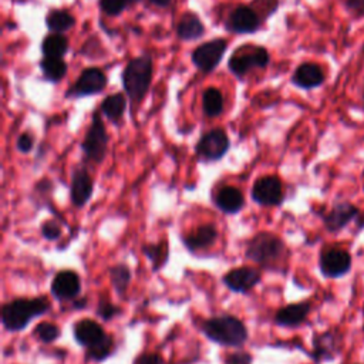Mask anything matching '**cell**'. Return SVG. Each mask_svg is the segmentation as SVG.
<instances>
[{"mask_svg": "<svg viewBox=\"0 0 364 364\" xmlns=\"http://www.w3.org/2000/svg\"><path fill=\"white\" fill-rule=\"evenodd\" d=\"M325 83V73L316 63H302L292 76V84L302 90H313Z\"/></svg>", "mask_w": 364, "mask_h": 364, "instance_id": "20", "label": "cell"}, {"mask_svg": "<svg viewBox=\"0 0 364 364\" xmlns=\"http://www.w3.org/2000/svg\"><path fill=\"white\" fill-rule=\"evenodd\" d=\"M52 309V303L46 296L17 297L2 308V325L8 332H22L30 321L46 315Z\"/></svg>", "mask_w": 364, "mask_h": 364, "instance_id": "1", "label": "cell"}, {"mask_svg": "<svg viewBox=\"0 0 364 364\" xmlns=\"http://www.w3.org/2000/svg\"><path fill=\"white\" fill-rule=\"evenodd\" d=\"M228 49L225 38H212L209 42L199 45L191 54L192 65L202 73H212L222 62Z\"/></svg>", "mask_w": 364, "mask_h": 364, "instance_id": "9", "label": "cell"}, {"mask_svg": "<svg viewBox=\"0 0 364 364\" xmlns=\"http://www.w3.org/2000/svg\"><path fill=\"white\" fill-rule=\"evenodd\" d=\"M216 239H218L216 228L208 224V225L198 227L191 234L185 235L184 238H182V242H184V245L188 251L199 252L207 248H211L215 244Z\"/></svg>", "mask_w": 364, "mask_h": 364, "instance_id": "22", "label": "cell"}, {"mask_svg": "<svg viewBox=\"0 0 364 364\" xmlns=\"http://www.w3.org/2000/svg\"><path fill=\"white\" fill-rule=\"evenodd\" d=\"M121 313V309L113 303H110L107 299H101L98 302V306H97V316L103 319L104 321H110L111 319H114L115 316H118Z\"/></svg>", "mask_w": 364, "mask_h": 364, "instance_id": "34", "label": "cell"}, {"mask_svg": "<svg viewBox=\"0 0 364 364\" xmlns=\"http://www.w3.org/2000/svg\"><path fill=\"white\" fill-rule=\"evenodd\" d=\"M345 6L354 17H364V0H345Z\"/></svg>", "mask_w": 364, "mask_h": 364, "instance_id": "38", "label": "cell"}, {"mask_svg": "<svg viewBox=\"0 0 364 364\" xmlns=\"http://www.w3.org/2000/svg\"><path fill=\"white\" fill-rule=\"evenodd\" d=\"M252 199L260 207H279L285 201L283 184L276 175H265L255 181Z\"/></svg>", "mask_w": 364, "mask_h": 364, "instance_id": "12", "label": "cell"}, {"mask_svg": "<svg viewBox=\"0 0 364 364\" xmlns=\"http://www.w3.org/2000/svg\"><path fill=\"white\" fill-rule=\"evenodd\" d=\"M359 214V207L352 204V202L337 201L328 212L321 214L323 227H325L329 234L337 235L339 232L348 228V225H350L353 220H356Z\"/></svg>", "mask_w": 364, "mask_h": 364, "instance_id": "13", "label": "cell"}, {"mask_svg": "<svg viewBox=\"0 0 364 364\" xmlns=\"http://www.w3.org/2000/svg\"><path fill=\"white\" fill-rule=\"evenodd\" d=\"M269 62V52L264 46L242 45L231 54L228 69L235 77L244 78L253 69H265Z\"/></svg>", "mask_w": 364, "mask_h": 364, "instance_id": "5", "label": "cell"}, {"mask_svg": "<svg viewBox=\"0 0 364 364\" xmlns=\"http://www.w3.org/2000/svg\"><path fill=\"white\" fill-rule=\"evenodd\" d=\"M353 266L352 253L340 247H329L320 252L319 269L326 279H340L346 276Z\"/></svg>", "mask_w": 364, "mask_h": 364, "instance_id": "7", "label": "cell"}, {"mask_svg": "<svg viewBox=\"0 0 364 364\" xmlns=\"http://www.w3.org/2000/svg\"><path fill=\"white\" fill-rule=\"evenodd\" d=\"M16 147L17 150L22 152V154H29L33 147H34V139L30 134L27 133H23V134H20L19 138H17V143H16Z\"/></svg>", "mask_w": 364, "mask_h": 364, "instance_id": "36", "label": "cell"}, {"mask_svg": "<svg viewBox=\"0 0 364 364\" xmlns=\"http://www.w3.org/2000/svg\"><path fill=\"white\" fill-rule=\"evenodd\" d=\"M215 207L224 214L235 215L239 214L245 207V196L236 187L228 185L222 187L214 196Z\"/></svg>", "mask_w": 364, "mask_h": 364, "instance_id": "21", "label": "cell"}, {"mask_svg": "<svg viewBox=\"0 0 364 364\" xmlns=\"http://www.w3.org/2000/svg\"><path fill=\"white\" fill-rule=\"evenodd\" d=\"M253 357L247 352H235L225 357V364H252Z\"/></svg>", "mask_w": 364, "mask_h": 364, "instance_id": "37", "label": "cell"}, {"mask_svg": "<svg viewBox=\"0 0 364 364\" xmlns=\"http://www.w3.org/2000/svg\"><path fill=\"white\" fill-rule=\"evenodd\" d=\"M70 43L69 38L63 33H52L43 38L42 42V53L45 57L63 58V56L69 52Z\"/></svg>", "mask_w": 364, "mask_h": 364, "instance_id": "27", "label": "cell"}, {"mask_svg": "<svg viewBox=\"0 0 364 364\" xmlns=\"http://www.w3.org/2000/svg\"><path fill=\"white\" fill-rule=\"evenodd\" d=\"M288 248L277 235L272 232L256 234L247 245L245 256L260 266L272 269L286 258Z\"/></svg>", "mask_w": 364, "mask_h": 364, "instance_id": "4", "label": "cell"}, {"mask_svg": "<svg viewBox=\"0 0 364 364\" xmlns=\"http://www.w3.org/2000/svg\"><path fill=\"white\" fill-rule=\"evenodd\" d=\"M205 34V26L196 13L185 12L177 26V36L182 42H194Z\"/></svg>", "mask_w": 364, "mask_h": 364, "instance_id": "23", "label": "cell"}, {"mask_svg": "<svg viewBox=\"0 0 364 364\" xmlns=\"http://www.w3.org/2000/svg\"><path fill=\"white\" fill-rule=\"evenodd\" d=\"M40 70L45 80L50 83H58L66 77L69 66L63 58H54V57H43L40 62Z\"/></svg>", "mask_w": 364, "mask_h": 364, "instance_id": "26", "label": "cell"}, {"mask_svg": "<svg viewBox=\"0 0 364 364\" xmlns=\"http://www.w3.org/2000/svg\"><path fill=\"white\" fill-rule=\"evenodd\" d=\"M131 271L127 265L124 264H120V265H115L113 268H110V279H111V285L114 288V291L120 295L123 296L128 286L131 283Z\"/></svg>", "mask_w": 364, "mask_h": 364, "instance_id": "30", "label": "cell"}, {"mask_svg": "<svg viewBox=\"0 0 364 364\" xmlns=\"http://www.w3.org/2000/svg\"><path fill=\"white\" fill-rule=\"evenodd\" d=\"M202 111L209 118L219 117L224 111V95L219 89L208 87L202 94Z\"/></svg>", "mask_w": 364, "mask_h": 364, "instance_id": "29", "label": "cell"}, {"mask_svg": "<svg viewBox=\"0 0 364 364\" xmlns=\"http://www.w3.org/2000/svg\"><path fill=\"white\" fill-rule=\"evenodd\" d=\"M225 286L235 293H248L255 286H258L262 280V272L256 268L242 266L235 268L224 275Z\"/></svg>", "mask_w": 364, "mask_h": 364, "instance_id": "16", "label": "cell"}, {"mask_svg": "<svg viewBox=\"0 0 364 364\" xmlns=\"http://www.w3.org/2000/svg\"><path fill=\"white\" fill-rule=\"evenodd\" d=\"M363 100H364V91H363Z\"/></svg>", "mask_w": 364, "mask_h": 364, "instance_id": "43", "label": "cell"}, {"mask_svg": "<svg viewBox=\"0 0 364 364\" xmlns=\"http://www.w3.org/2000/svg\"><path fill=\"white\" fill-rule=\"evenodd\" d=\"M109 141L110 137L103 121V117H101L98 111H94L90 127L82 143V151L91 163L101 164L104 161L109 150Z\"/></svg>", "mask_w": 364, "mask_h": 364, "instance_id": "6", "label": "cell"}, {"mask_svg": "<svg viewBox=\"0 0 364 364\" xmlns=\"http://www.w3.org/2000/svg\"><path fill=\"white\" fill-rule=\"evenodd\" d=\"M343 346V337L336 329H330L313 336L310 357L316 364L332 363L340 353Z\"/></svg>", "mask_w": 364, "mask_h": 364, "instance_id": "10", "label": "cell"}, {"mask_svg": "<svg viewBox=\"0 0 364 364\" xmlns=\"http://www.w3.org/2000/svg\"><path fill=\"white\" fill-rule=\"evenodd\" d=\"M46 26L52 33H66L76 26V17L65 9H53L46 16Z\"/></svg>", "mask_w": 364, "mask_h": 364, "instance_id": "25", "label": "cell"}, {"mask_svg": "<svg viewBox=\"0 0 364 364\" xmlns=\"http://www.w3.org/2000/svg\"><path fill=\"white\" fill-rule=\"evenodd\" d=\"M201 329L211 341L225 348H240L248 340V329L244 321L231 315L211 317L202 323Z\"/></svg>", "mask_w": 364, "mask_h": 364, "instance_id": "3", "label": "cell"}, {"mask_svg": "<svg viewBox=\"0 0 364 364\" xmlns=\"http://www.w3.org/2000/svg\"><path fill=\"white\" fill-rule=\"evenodd\" d=\"M134 364H166L164 359L157 353H146L137 357Z\"/></svg>", "mask_w": 364, "mask_h": 364, "instance_id": "39", "label": "cell"}, {"mask_svg": "<svg viewBox=\"0 0 364 364\" xmlns=\"http://www.w3.org/2000/svg\"><path fill=\"white\" fill-rule=\"evenodd\" d=\"M33 334L40 341H43V343H46V345H49V343H53L57 339H60V336H62V329H60L57 325H54V323L42 321L34 328Z\"/></svg>", "mask_w": 364, "mask_h": 364, "instance_id": "32", "label": "cell"}, {"mask_svg": "<svg viewBox=\"0 0 364 364\" xmlns=\"http://www.w3.org/2000/svg\"><path fill=\"white\" fill-rule=\"evenodd\" d=\"M94 192V179L84 166H77L71 174L70 199L73 205L83 208Z\"/></svg>", "mask_w": 364, "mask_h": 364, "instance_id": "14", "label": "cell"}, {"mask_svg": "<svg viewBox=\"0 0 364 364\" xmlns=\"http://www.w3.org/2000/svg\"><path fill=\"white\" fill-rule=\"evenodd\" d=\"M101 114L114 124H120L127 110V100L123 93H115L107 95L100 106Z\"/></svg>", "mask_w": 364, "mask_h": 364, "instance_id": "24", "label": "cell"}, {"mask_svg": "<svg viewBox=\"0 0 364 364\" xmlns=\"http://www.w3.org/2000/svg\"><path fill=\"white\" fill-rule=\"evenodd\" d=\"M143 252L151 262L154 272L163 269L170 259V248L167 240L157 242V244H147L143 247Z\"/></svg>", "mask_w": 364, "mask_h": 364, "instance_id": "28", "label": "cell"}, {"mask_svg": "<svg viewBox=\"0 0 364 364\" xmlns=\"http://www.w3.org/2000/svg\"><path fill=\"white\" fill-rule=\"evenodd\" d=\"M115 350V343L111 334H107V337L100 341L98 345L86 349V359L89 361H104L107 360Z\"/></svg>", "mask_w": 364, "mask_h": 364, "instance_id": "31", "label": "cell"}, {"mask_svg": "<svg viewBox=\"0 0 364 364\" xmlns=\"http://www.w3.org/2000/svg\"><path fill=\"white\" fill-rule=\"evenodd\" d=\"M231 148L228 134L222 128H214L202 134L195 147V154L202 163H215L227 155Z\"/></svg>", "mask_w": 364, "mask_h": 364, "instance_id": "8", "label": "cell"}, {"mask_svg": "<svg viewBox=\"0 0 364 364\" xmlns=\"http://www.w3.org/2000/svg\"><path fill=\"white\" fill-rule=\"evenodd\" d=\"M138 2H141V0H128V3H130V5H133V3H138Z\"/></svg>", "mask_w": 364, "mask_h": 364, "instance_id": "42", "label": "cell"}, {"mask_svg": "<svg viewBox=\"0 0 364 364\" xmlns=\"http://www.w3.org/2000/svg\"><path fill=\"white\" fill-rule=\"evenodd\" d=\"M154 73V62L150 54L131 58L121 74V83L133 104H139L147 95Z\"/></svg>", "mask_w": 364, "mask_h": 364, "instance_id": "2", "label": "cell"}, {"mask_svg": "<svg viewBox=\"0 0 364 364\" xmlns=\"http://www.w3.org/2000/svg\"><path fill=\"white\" fill-rule=\"evenodd\" d=\"M225 27L234 34H253L260 29V17L251 6L242 5L231 12Z\"/></svg>", "mask_w": 364, "mask_h": 364, "instance_id": "15", "label": "cell"}, {"mask_svg": "<svg viewBox=\"0 0 364 364\" xmlns=\"http://www.w3.org/2000/svg\"><path fill=\"white\" fill-rule=\"evenodd\" d=\"M73 334L78 345L86 349L98 345L100 341H103L107 337V333L103 326L98 325L95 320L91 319H82L76 321Z\"/></svg>", "mask_w": 364, "mask_h": 364, "instance_id": "19", "label": "cell"}, {"mask_svg": "<svg viewBox=\"0 0 364 364\" xmlns=\"http://www.w3.org/2000/svg\"><path fill=\"white\" fill-rule=\"evenodd\" d=\"M128 0H98L101 12L109 16H120L128 8Z\"/></svg>", "mask_w": 364, "mask_h": 364, "instance_id": "33", "label": "cell"}, {"mask_svg": "<svg viewBox=\"0 0 364 364\" xmlns=\"http://www.w3.org/2000/svg\"><path fill=\"white\" fill-rule=\"evenodd\" d=\"M356 220H357V229H359V231L364 229V211H360V214H359V216L356 218Z\"/></svg>", "mask_w": 364, "mask_h": 364, "instance_id": "41", "label": "cell"}, {"mask_svg": "<svg viewBox=\"0 0 364 364\" xmlns=\"http://www.w3.org/2000/svg\"><path fill=\"white\" fill-rule=\"evenodd\" d=\"M107 87V76L98 67H87L76 80V83L67 90V98H83L97 95Z\"/></svg>", "mask_w": 364, "mask_h": 364, "instance_id": "11", "label": "cell"}, {"mask_svg": "<svg viewBox=\"0 0 364 364\" xmlns=\"http://www.w3.org/2000/svg\"><path fill=\"white\" fill-rule=\"evenodd\" d=\"M42 235L46 240H57L60 236H62V227L57 220L50 219V220H45L43 225H42Z\"/></svg>", "mask_w": 364, "mask_h": 364, "instance_id": "35", "label": "cell"}, {"mask_svg": "<svg viewBox=\"0 0 364 364\" xmlns=\"http://www.w3.org/2000/svg\"><path fill=\"white\" fill-rule=\"evenodd\" d=\"M148 2H150L151 5L159 8V9H167V8L171 6L172 0H148Z\"/></svg>", "mask_w": 364, "mask_h": 364, "instance_id": "40", "label": "cell"}, {"mask_svg": "<svg viewBox=\"0 0 364 364\" xmlns=\"http://www.w3.org/2000/svg\"><path fill=\"white\" fill-rule=\"evenodd\" d=\"M50 291L58 302L73 300L82 293V279L73 271H62L53 277Z\"/></svg>", "mask_w": 364, "mask_h": 364, "instance_id": "17", "label": "cell"}, {"mask_svg": "<svg viewBox=\"0 0 364 364\" xmlns=\"http://www.w3.org/2000/svg\"><path fill=\"white\" fill-rule=\"evenodd\" d=\"M310 310L312 303L309 300L292 303L276 312L275 323L282 328H299L308 320Z\"/></svg>", "mask_w": 364, "mask_h": 364, "instance_id": "18", "label": "cell"}]
</instances>
